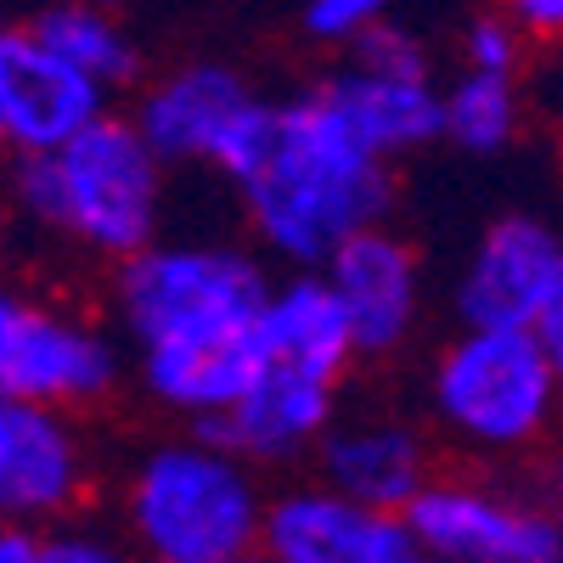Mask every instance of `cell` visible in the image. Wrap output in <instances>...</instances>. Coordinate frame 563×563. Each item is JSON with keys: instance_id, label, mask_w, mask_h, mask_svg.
Returning a JSON list of instances; mask_svg holds the SVG:
<instances>
[{"instance_id": "obj_1", "label": "cell", "mask_w": 563, "mask_h": 563, "mask_svg": "<svg viewBox=\"0 0 563 563\" xmlns=\"http://www.w3.org/2000/svg\"><path fill=\"white\" fill-rule=\"evenodd\" d=\"M271 254L225 238H153L108 265V316L130 344L135 389L158 411L214 429L265 361Z\"/></svg>"}, {"instance_id": "obj_2", "label": "cell", "mask_w": 563, "mask_h": 563, "mask_svg": "<svg viewBox=\"0 0 563 563\" xmlns=\"http://www.w3.org/2000/svg\"><path fill=\"white\" fill-rule=\"evenodd\" d=\"M225 186L249 238L288 271H321L355 231L389 220L400 198L395 158L372 147L321 85L271 108L265 135Z\"/></svg>"}, {"instance_id": "obj_3", "label": "cell", "mask_w": 563, "mask_h": 563, "mask_svg": "<svg viewBox=\"0 0 563 563\" xmlns=\"http://www.w3.org/2000/svg\"><path fill=\"white\" fill-rule=\"evenodd\" d=\"M169 158L135 113H102L63 147L12 158V209L63 254L119 265L147 249L169 203Z\"/></svg>"}, {"instance_id": "obj_4", "label": "cell", "mask_w": 563, "mask_h": 563, "mask_svg": "<svg viewBox=\"0 0 563 563\" xmlns=\"http://www.w3.org/2000/svg\"><path fill=\"white\" fill-rule=\"evenodd\" d=\"M355 366H361L355 327L327 271L276 276V294L265 305L260 378L214 422V434L231 440L249 462H260L265 474L316 462V445L344 411V384Z\"/></svg>"}, {"instance_id": "obj_5", "label": "cell", "mask_w": 563, "mask_h": 563, "mask_svg": "<svg viewBox=\"0 0 563 563\" xmlns=\"http://www.w3.org/2000/svg\"><path fill=\"white\" fill-rule=\"evenodd\" d=\"M265 467L214 429L164 434L119 485V530L153 563H249L265 547Z\"/></svg>"}, {"instance_id": "obj_6", "label": "cell", "mask_w": 563, "mask_h": 563, "mask_svg": "<svg viewBox=\"0 0 563 563\" xmlns=\"http://www.w3.org/2000/svg\"><path fill=\"white\" fill-rule=\"evenodd\" d=\"M429 422L462 456L507 462L530 456L563 417L558 372L536 327H485L456 321L429 366Z\"/></svg>"}, {"instance_id": "obj_7", "label": "cell", "mask_w": 563, "mask_h": 563, "mask_svg": "<svg viewBox=\"0 0 563 563\" xmlns=\"http://www.w3.org/2000/svg\"><path fill=\"white\" fill-rule=\"evenodd\" d=\"M124 378H135L130 344L113 316H90L40 288L0 299V395L63 411H102Z\"/></svg>"}, {"instance_id": "obj_8", "label": "cell", "mask_w": 563, "mask_h": 563, "mask_svg": "<svg viewBox=\"0 0 563 563\" xmlns=\"http://www.w3.org/2000/svg\"><path fill=\"white\" fill-rule=\"evenodd\" d=\"M271 97L225 57H186L135 85V124L175 169H214L231 180L265 135Z\"/></svg>"}, {"instance_id": "obj_9", "label": "cell", "mask_w": 563, "mask_h": 563, "mask_svg": "<svg viewBox=\"0 0 563 563\" xmlns=\"http://www.w3.org/2000/svg\"><path fill=\"white\" fill-rule=\"evenodd\" d=\"M316 85L395 164L445 141V79L429 57V45L395 23H378L355 45L333 52V68Z\"/></svg>"}, {"instance_id": "obj_10", "label": "cell", "mask_w": 563, "mask_h": 563, "mask_svg": "<svg viewBox=\"0 0 563 563\" xmlns=\"http://www.w3.org/2000/svg\"><path fill=\"white\" fill-rule=\"evenodd\" d=\"M406 519L417 552L434 563H563V512L507 496L496 479L434 474Z\"/></svg>"}, {"instance_id": "obj_11", "label": "cell", "mask_w": 563, "mask_h": 563, "mask_svg": "<svg viewBox=\"0 0 563 563\" xmlns=\"http://www.w3.org/2000/svg\"><path fill=\"white\" fill-rule=\"evenodd\" d=\"M97 440L85 434V411L0 400V519L63 525L97 501Z\"/></svg>"}, {"instance_id": "obj_12", "label": "cell", "mask_w": 563, "mask_h": 563, "mask_svg": "<svg viewBox=\"0 0 563 563\" xmlns=\"http://www.w3.org/2000/svg\"><path fill=\"white\" fill-rule=\"evenodd\" d=\"M321 271L355 327L361 366H384L411 350V339L422 333V316H429V271H422L417 243L395 220L355 231Z\"/></svg>"}, {"instance_id": "obj_13", "label": "cell", "mask_w": 563, "mask_h": 563, "mask_svg": "<svg viewBox=\"0 0 563 563\" xmlns=\"http://www.w3.org/2000/svg\"><path fill=\"white\" fill-rule=\"evenodd\" d=\"M260 558L271 563H411L422 552L406 512L372 507L316 474V479L271 490Z\"/></svg>"}, {"instance_id": "obj_14", "label": "cell", "mask_w": 563, "mask_h": 563, "mask_svg": "<svg viewBox=\"0 0 563 563\" xmlns=\"http://www.w3.org/2000/svg\"><path fill=\"white\" fill-rule=\"evenodd\" d=\"M113 108V90L97 85L57 45H45L29 18L7 23L0 34V141L12 158L63 147L90 119Z\"/></svg>"}, {"instance_id": "obj_15", "label": "cell", "mask_w": 563, "mask_h": 563, "mask_svg": "<svg viewBox=\"0 0 563 563\" xmlns=\"http://www.w3.org/2000/svg\"><path fill=\"white\" fill-rule=\"evenodd\" d=\"M563 271V231L530 209H507L479 225L467 243L451 310L456 321H485V327H536L552 282Z\"/></svg>"}, {"instance_id": "obj_16", "label": "cell", "mask_w": 563, "mask_h": 563, "mask_svg": "<svg viewBox=\"0 0 563 563\" xmlns=\"http://www.w3.org/2000/svg\"><path fill=\"white\" fill-rule=\"evenodd\" d=\"M316 474L372 507L406 512L434 485L440 456H434V434L417 417L384 406H344L327 440L316 445Z\"/></svg>"}, {"instance_id": "obj_17", "label": "cell", "mask_w": 563, "mask_h": 563, "mask_svg": "<svg viewBox=\"0 0 563 563\" xmlns=\"http://www.w3.org/2000/svg\"><path fill=\"white\" fill-rule=\"evenodd\" d=\"M29 29L57 45L68 63H79L97 85L119 90L141 85V40L124 23V7H108V0H40L29 12Z\"/></svg>"}, {"instance_id": "obj_18", "label": "cell", "mask_w": 563, "mask_h": 563, "mask_svg": "<svg viewBox=\"0 0 563 563\" xmlns=\"http://www.w3.org/2000/svg\"><path fill=\"white\" fill-rule=\"evenodd\" d=\"M525 135V74L456 63L445 79V147L467 158H501Z\"/></svg>"}, {"instance_id": "obj_19", "label": "cell", "mask_w": 563, "mask_h": 563, "mask_svg": "<svg viewBox=\"0 0 563 563\" xmlns=\"http://www.w3.org/2000/svg\"><path fill=\"white\" fill-rule=\"evenodd\" d=\"M536 40L525 34V23L512 18L507 7L467 18L462 40H456V63H474V68H507V74H525L530 68Z\"/></svg>"}, {"instance_id": "obj_20", "label": "cell", "mask_w": 563, "mask_h": 563, "mask_svg": "<svg viewBox=\"0 0 563 563\" xmlns=\"http://www.w3.org/2000/svg\"><path fill=\"white\" fill-rule=\"evenodd\" d=\"M395 0H305L299 7V34L321 52H344L361 34H372L378 23H389Z\"/></svg>"}, {"instance_id": "obj_21", "label": "cell", "mask_w": 563, "mask_h": 563, "mask_svg": "<svg viewBox=\"0 0 563 563\" xmlns=\"http://www.w3.org/2000/svg\"><path fill=\"white\" fill-rule=\"evenodd\" d=\"M119 536L90 525L85 512L79 519H63V525H45V563H113L130 552V541H119Z\"/></svg>"}, {"instance_id": "obj_22", "label": "cell", "mask_w": 563, "mask_h": 563, "mask_svg": "<svg viewBox=\"0 0 563 563\" xmlns=\"http://www.w3.org/2000/svg\"><path fill=\"white\" fill-rule=\"evenodd\" d=\"M496 7H507L512 18H519L536 45L563 52V0H496Z\"/></svg>"}, {"instance_id": "obj_23", "label": "cell", "mask_w": 563, "mask_h": 563, "mask_svg": "<svg viewBox=\"0 0 563 563\" xmlns=\"http://www.w3.org/2000/svg\"><path fill=\"white\" fill-rule=\"evenodd\" d=\"M536 339H541V350H547V361H552V372H558V389H563V271H558V282H552L541 316H536Z\"/></svg>"}, {"instance_id": "obj_24", "label": "cell", "mask_w": 563, "mask_h": 563, "mask_svg": "<svg viewBox=\"0 0 563 563\" xmlns=\"http://www.w3.org/2000/svg\"><path fill=\"white\" fill-rule=\"evenodd\" d=\"M0 558L7 563H45V525L7 519L0 525Z\"/></svg>"}, {"instance_id": "obj_25", "label": "cell", "mask_w": 563, "mask_h": 563, "mask_svg": "<svg viewBox=\"0 0 563 563\" xmlns=\"http://www.w3.org/2000/svg\"><path fill=\"white\" fill-rule=\"evenodd\" d=\"M108 7H130V0H108Z\"/></svg>"}]
</instances>
